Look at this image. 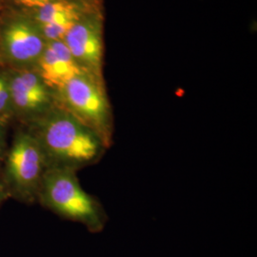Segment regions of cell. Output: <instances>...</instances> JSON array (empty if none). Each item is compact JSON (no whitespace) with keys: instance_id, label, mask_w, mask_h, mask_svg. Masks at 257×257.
<instances>
[{"instance_id":"7c38bea8","label":"cell","mask_w":257,"mask_h":257,"mask_svg":"<svg viewBox=\"0 0 257 257\" xmlns=\"http://www.w3.org/2000/svg\"><path fill=\"white\" fill-rule=\"evenodd\" d=\"M54 1H57V0H19V2L22 5L29 7V8H34V7L41 8Z\"/></svg>"},{"instance_id":"3957f363","label":"cell","mask_w":257,"mask_h":257,"mask_svg":"<svg viewBox=\"0 0 257 257\" xmlns=\"http://www.w3.org/2000/svg\"><path fill=\"white\" fill-rule=\"evenodd\" d=\"M46 159L31 132H20L5 157L3 178L9 196L24 202L37 200L40 184L46 172Z\"/></svg>"},{"instance_id":"52a82bcc","label":"cell","mask_w":257,"mask_h":257,"mask_svg":"<svg viewBox=\"0 0 257 257\" xmlns=\"http://www.w3.org/2000/svg\"><path fill=\"white\" fill-rule=\"evenodd\" d=\"M47 88L39 75L32 72L20 73L9 83L11 103L24 112L42 110L49 103Z\"/></svg>"},{"instance_id":"7a4b0ae2","label":"cell","mask_w":257,"mask_h":257,"mask_svg":"<svg viewBox=\"0 0 257 257\" xmlns=\"http://www.w3.org/2000/svg\"><path fill=\"white\" fill-rule=\"evenodd\" d=\"M37 200L55 214L81 223L92 232L103 230L107 221L100 203L84 191L74 170L47 168Z\"/></svg>"},{"instance_id":"8992f818","label":"cell","mask_w":257,"mask_h":257,"mask_svg":"<svg viewBox=\"0 0 257 257\" xmlns=\"http://www.w3.org/2000/svg\"><path fill=\"white\" fill-rule=\"evenodd\" d=\"M63 42L76 61L80 60L92 71L99 73L102 59L101 35L94 24L75 22L65 36Z\"/></svg>"},{"instance_id":"277c9868","label":"cell","mask_w":257,"mask_h":257,"mask_svg":"<svg viewBox=\"0 0 257 257\" xmlns=\"http://www.w3.org/2000/svg\"><path fill=\"white\" fill-rule=\"evenodd\" d=\"M67 111L92 130L109 148L112 141L110 105L99 83L84 74L71 79L59 90Z\"/></svg>"},{"instance_id":"ba28073f","label":"cell","mask_w":257,"mask_h":257,"mask_svg":"<svg viewBox=\"0 0 257 257\" xmlns=\"http://www.w3.org/2000/svg\"><path fill=\"white\" fill-rule=\"evenodd\" d=\"M4 37L10 55L18 61H30L42 52L41 38L26 24H13L7 29Z\"/></svg>"},{"instance_id":"4fadbf2b","label":"cell","mask_w":257,"mask_h":257,"mask_svg":"<svg viewBox=\"0 0 257 257\" xmlns=\"http://www.w3.org/2000/svg\"><path fill=\"white\" fill-rule=\"evenodd\" d=\"M6 154V137L2 124L0 123V160Z\"/></svg>"},{"instance_id":"8fae6325","label":"cell","mask_w":257,"mask_h":257,"mask_svg":"<svg viewBox=\"0 0 257 257\" xmlns=\"http://www.w3.org/2000/svg\"><path fill=\"white\" fill-rule=\"evenodd\" d=\"M10 103L9 83L0 76V115L8 110Z\"/></svg>"},{"instance_id":"5b68a950","label":"cell","mask_w":257,"mask_h":257,"mask_svg":"<svg viewBox=\"0 0 257 257\" xmlns=\"http://www.w3.org/2000/svg\"><path fill=\"white\" fill-rule=\"evenodd\" d=\"M40 78L48 88L61 90L75 76L84 74L63 41H53L39 60Z\"/></svg>"},{"instance_id":"9c48e42d","label":"cell","mask_w":257,"mask_h":257,"mask_svg":"<svg viewBox=\"0 0 257 257\" xmlns=\"http://www.w3.org/2000/svg\"><path fill=\"white\" fill-rule=\"evenodd\" d=\"M77 14L74 6L64 0H57L41 7L38 13V20L44 25L56 21L74 20L76 21Z\"/></svg>"},{"instance_id":"30bf717a","label":"cell","mask_w":257,"mask_h":257,"mask_svg":"<svg viewBox=\"0 0 257 257\" xmlns=\"http://www.w3.org/2000/svg\"><path fill=\"white\" fill-rule=\"evenodd\" d=\"M76 21L74 20H63L56 21L49 24L43 25V32L45 37L53 41H60V39H64L67 33L71 30Z\"/></svg>"},{"instance_id":"5bb4252c","label":"cell","mask_w":257,"mask_h":257,"mask_svg":"<svg viewBox=\"0 0 257 257\" xmlns=\"http://www.w3.org/2000/svg\"><path fill=\"white\" fill-rule=\"evenodd\" d=\"M9 196V194L7 193V190L4 186V184L2 182V179H0V205L2 202Z\"/></svg>"},{"instance_id":"6da1fadb","label":"cell","mask_w":257,"mask_h":257,"mask_svg":"<svg viewBox=\"0 0 257 257\" xmlns=\"http://www.w3.org/2000/svg\"><path fill=\"white\" fill-rule=\"evenodd\" d=\"M47 166L77 171L99 161L108 149L100 138L67 110L50 113L30 131Z\"/></svg>"}]
</instances>
